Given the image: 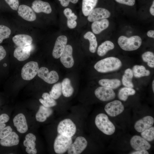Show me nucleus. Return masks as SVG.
Instances as JSON below:
<instances>
[{"instance_id":"31","label":"nucleus","mask_w":154,"mask_h":154,"mask_svg":"<svg viewBox=\"0 0 154 154\" xmlns=\"http://www.w3.org/2000/svg\"><path fill=\"white\" fill-rule=\"evenodd\" d=\"M84 37L89 41L90 51L92 53H95L98 46L97 42L95 36L91 32L88 31L84 35Z\"/></svg>"},{"instance_id":"42","label":"nucleus","mask_w":154,"mask_h":154,"mask_svg":"<svg viewBox=\"0 0 154 154\" xmlns=\"http://www.w3.org/2000/svg\"><path fill=\"white\" fill-rule=\"evenodd\" d=\"M7 52L3 46L0 45V62L5 58Z\"/></svg>"},{"instance_id":"33","label":"nucleus","mask_w":154,"mask_h":154,"mask_svg":"<svg viewBox=\"0 0 154 154\" xmlns=\"http://www.w3.org/2000/svg\"><path fill=\"white\" fill-rule=\"evenodd\" d=\"M135 93V90L133 88L125 87L119 90L118 96L120 100L125 101L127 100L129 96L133 95Z\"/></svg>"},{"instance_id":"22","label":"nucleus","mask_w":154,"mask_h":154,"mask_svg":"<svg viewBox=\"0 0 154 154\" xmlns=\"http://www.w3.org/2000/svg\"><path fill=\"white\" fill-rule=\"evenodd\" d=\"M53 113V110L51 108L47 107L42 105H40L35 115L36 119L38 122H44Z\"/></svg>"},{"instance_id":"36","label":"nucleus","mask_w":154,"mask_h":154,"mask_svg":"<svg viewBox=\"0 0 154 154\" xmlns=\"http://www.w3.org/2000/svg\"><path fill=\"white\" fill-rule=\"evenodd\" d=\"M11 33L10 29L8 27L2 25H0V44L3 40L9 38Z\"/></svg>"},{"instance_id":"32","label":"nucleus","mask_w":154,"mask_h":154,"mask_svg":"<svg viewBox=\"0 0 154 154\" xmlns=\"http://www.w3.org/2000/svg\"><path fill=\"white\" fill-rule=\"evenodd\" d=\"M42 97V99L40 98L39 100L43 106L51 108L57 105L55 100L48 93H44Z\"/></svg>"},{"instance_id":"47","label":"nucleus","mask_w":154,"mask_h":154,"mask_svg":"<svg viewBox=\"0 0 154 154\" xmlns=\"http://www.w3.org/2000/svg\"><path fill=\"white\" fill-rule=\"evenodd\" d=\"M147 35L148 37L154 38V31L153 30H150L147 33Z\"/></svg>"},{"instance_id":"24","label":"nucleus","mask_w":154,"mask_h":154,"mask_svg":"<svg viewBox=\"0 0 154 154\" xmlns=\"http://www.w3.org/2000/svg\"><path fill=\"white\" fill-rule=\"evenodd\" d=\"M109 25V21L105 19L93 22L91 25V29L94 33L98 34L106 29Z\"/></svg>"},{"instance_id":"35","label":"nucleus","mask_w":154,"mask_h":154,"mask_svg":"<svg viewBox=\"0 0 154 154\" xmlns=\"http://www.w3.org/2000/svg\"><path fill=\"white\" fill-rule=\"evenodd\" d=\"M141 57L143 61L147 62V65L150 67H154V54L151 51H148L144 52Z\"/></svg>"},{"instance_id":"15","label":"nucleus","mask_w":154,"mask_h":154,"mask_svg":"<svg viewBox=\"0 0 154 154\" xmlns=\"http://www.w3.org/2000/svg\"><path fill=\"white\" fill-rule=\"evenodd\" d=\"M110 12L102 8L94 9L88 16V20L90 22H94L109 18L110 15Z\"/></svg>"},{"instance_id":"34","label":"nucleus","mask_w":154,"mask_h":154,"mask_svg":"<svg viewBox=\"0 0 154 154\" xmlns=\"http://www.w3.org/2000/svg\"><path fill=\"white\" fill-rule=\"evenodd\" d=\"M62 94L61 83L60 82L54 84L49 92L51 96L55 100L59 98Z\"/></svg>"},{"instance_id":"3","label":"nucleus","mask_w":154,"mask_h":154,"mask_svg":"<svg viewBox=\"0 0 154 154\" xmlns=\"http://www.w3.org/2000/svg\"><path fill=\"white\" fill-rule=\"evenodd\" d=\"M118 43L123 50L131 51L137 50L141 46L142 40L138 36L135 35L129 37L122 35L118 39Z\"/></svg>"},{"instance_id":"49","label":"nucleus","mask_w":154,"mask_h":154,"mask_svg":"<svg viewBox=\"0 0 154 154\" xmlns=\"http://www.w3.org/2000/svg\"><path fill=\"white\" fill-rule=\"evenodd\" d=\"M6 127L5 123H0V131Z\"/></svg>"},{"instance_id":"23","label":"nucleus","mask_w":154,"mask_h":154,"mask_svg":"<svg viewBox=\"0 0 154 154\" xmlns=\"http://www.w3.org/2000/svg\"><path fill=\"white\" fill-rule=\"evenodd\" d=\"M19 141L18 135L15 132H12L8 136L0 140L1 145L10 147L17 145Z\"/></svg>"},{"instance_id":"40","label":"nucleus","mask_w":154,"mask_h":154,"mask_svg":"<svg viewBox=\"0 0 154 154\" xmlns=\"http://www.w3.org/2000/svg\"><path fill=\"white\" fill-rule=\"evenodd\" d=\"M117 2L121 4L132 6L135 3V0H115Z\"/></svg>"},{"instance_id":"17","label":"nucleus","mask_w":154,"mask_h":154,"mask_svg":"<svg viewBox=\"0 0 154 154\" xmlns=\"http://www.w3.org/2000/svg\"><path fill=\"white\" fill-rule=\"evenodd\" d=\"M154 123V119L150 116H146L137 121L134 125V128L139 132H141L151 127Z\"/></svg>"},{"instance_id":"20","label":"nucleus","mask_w":154,"mask_h":154,"mask_svg":"<svg viewBox=\"0 0 154 154\" xmlns=\"http://www.w3.org/2000/svg\"><path fill=\"white\" fill-rule=\"evenodd\" d=\"M31 45L25 46H17L14 50V57L19 61H24L29 58L31 54Z\"/></svg>"},{"instance_id":"5","label":"nucleus","mask_w":154,"mask_h":154,"mask_svg":"<svg viewBox=\"0 0 154 154\" xmlns=\"http://www.w3.org/2000/svg\"><path fill=\"white\" fill-rule=\"evenodd\" d=\"M72 142V137L58 134L53 144L55 152L57 154H63L66 152Z\"/></svg>"},{"instance_id":"28","label":"nucleus","mask_w":154,"mask_h":154,"mask_svg":"<svg viewBox=\"0 0 154 154\" xmlns=\"http://www.w3.org/2000/svg\"><path fill=\"white\" fill-rule=\"evenodd\" d=\"M114 48V43L110 40H106L102 43L98 47L97 53L100 56H104L109 50Z\"/></svg>"},{"instance_id":"29","label":"nucleus","mask_w":154,"mask_h":154,"mask_svg":"<svg viewBox=\"0 0 154 154\" xmlns=\"http://www.w3.org/2000/svg\"><path fill=\"white\" fill-rule=\"evenodd\" d=\"M133 74L132 70L128 68L125 70L122 76V82L123 86L126 87L133 88L134 85L132 82Z\"/></svg>"},{"instance_id":"18","label":"nucleus","mask_w":154,"mask_h":154,"mask_svg":"<svg viewBox=\"0 0 154 154\" xmlns=\"http://www.w3.org/2000/svg\"><path fill=\"white\" fill-rule=\"evenodd\" d=\"M14 126L20 133H24L28 130V126L25 115L22 113L16 115L13 119Z\"/></svg>"},{"instance_id":"39","label":"nucleus","mask_w":154,"mask_h":154,"mask_svg":"<svg viewBox=\"0 0 154 154\" xmlns=\"http://www.w3.org/2000/svg\"><path fill=\"white\" fill-rule=\"evenodd\" d=\"M13 131V129L10 126L5 127L0 131V139L4 138L9 135Z\"/></svg>"},{"instance_id":"37","label":"nucleus","mask_w":154,"mask_h":154,"mask_svg":"<svg viewBox=\"0 0 154 154\" xmlns=\"http://www.w3.org/2000/svg\"><path fill=\"white\" fill-rule=\"evenodd\" d=\"M142 137L147 141H151L154 139V127H151L141 132Z\"/></svg>"},{"instance_id":"9","label":"nucleus","mask_w":154,"mask_h":154,"mask_svg":"<svg viewBox=\"0 0 154 154\" xmlns=\"http://www.w3.org/2000/svg\"><path fill=\"white\" fill-rule=\"evenodd\" d=\"M17 11L19 15L25 21L32 22L34 21L36 19L35 13L31 6L28 5L20 4Z\"/></svg>"},{"instance_id":"41","label":"nucleus","mask_w":154,"mask_h":154,"mask_svg":"<svg viewBox=\"0 0 154 154\" xmlns=\"http://www.w3.org/2000/svg\"><path fill=\"white\" fill-rule=\"evenodd\" d=\"M67 24L68 27L71 29L74 28L77 24L75 20L71 19H67Z\"/></svg>"},{"instance_id":"30","label":"nucleus","mask_w":154,"mask_h":154,"mask_svg":"<svg viewBox=\"0 0 154 154\" xmlns=\"http://www.w3.org/2000/svg\"><path fill=\"white\" fill-rule=\"evenodd\" d=\"M132 71L133 76L136 78L148 76L150 74V71L146 69L145 67L143 65H134L133 67Z\"/></svg>"},{"instance_id":"27","label":"nucleus","mask_w":154,"mask_h":154,"mask_svg":"<svg viewBox=\"0 0 154 154\" xmlns=\"http://www.w3.org/2000/svg\"><path fill=\"white\" fill-rule=\"evenodd\" d=\"M98 0H82V11L85 16H87L94 9Z\"/></svg>"},{"instance_id":"25","label":"nucleus","mask_w":154,"mask_h":154,"mask_svg":"<svg viewBox=\"0 0 154 154\" xmlns=\"http://www.w3.org/2000/svg\"><path fill=\"white\" fill-rule=\"evenodd\" d=\"M62 94L66 98L71 96L74 92V89L71 84V81L68 78H65L61 82Z\"/></svg>"},{"instance_id":"26","label":"nucleus","mask_w":154,"mask_h":154,"mask_svg":"<svg viewBox=\"0 0 154 154\" xmlns=\"http://www.w3.org/2000/svg\"><path fill=\"white\" fill-rule=\"evenodd\" d=\"M99 84L102 86L116 89L120 86L121 85V81L117 79H103L100 80Z\"/></svg>"},{"instance_id":"11","label":"nucleus","mask_w":154,"mask_h":154,"mask_svg":"<svg viewBox=\"0 0 154 154\" xmlns=\"http://www.w3.org/2000/svg\"><path fill=\"white\" fill-rule=\"evenodd\" d=\"M94 94L97 98L102 101L112 100L116 97L115 93L112 89L102 86L96 88Z\"/></svg>"},{"instance_id":"13","label":"nucleus","mask_w":154,"mask_h":154,"mask_svg":"<svg viewBox=\"0 0 154 154\" xmlns=\"http://www.w3.org/2000/svg\"><path fill=\"white\" fill-rule=\"evenodd\" d=\"M72 52L73 49L72 46L69 44L66 45L60 57L61 62L67 68H71L74 64Z\"/></svg>"},{"instance_id":"48","label":"nucleus","mask_w":154,"mask_h":154,"mask_svg":"<svg viewBox=\"0 0 154 154\" xmlns=\"http://www.w3.org/2000/svg\"><path fill=\"white\" fill-rule=\"evenodd\" d=\"M149 11L151 14L154 16V1H153L152 4L150 7Z\"/></svg>"},{"instance_id":"19","label":"nucleus","mask_w":154,"mask_h":154,"mask_svg":"<svg viewBox=\"0 0 154 154\" xmlns=\"http://www.w3.org/2000/svg\"><path fill=\"white\" fill-rule=\"evenodd\" d=\"M36 139V136L32 133H29L26 135L23 144L26 147V151L28 153L36 154L37 153V151L35 147Z\"/></svg>"},{"instance_id":"46","label":"nucleus","mask_w":154,"mask_h":154,"mask_svg":"<svg viewBox=\"0 0 154 154\" xmlns=\"http://www.w3.org/2000/svg\"><path fill=\"white\" fill-rule=\"evenodd\" d=\"M131 154H148L149 152L146 150L137 151L133 152L130 153Z\"/></svg>"},{"instance_id":"10","label":"nucleus","mask_w":154,"mask_h":154,"mask_svg":"<svg viewBox=\"0 0 154 154\" xmlns=\"http://www.w3.org/2000/svg\"><path fill=\"white\" fill-rule=\"evenodd\" d=\"M104 110L109 116L114 117L123 112L124 107L120 101L115 100L107 104L105 106Z\"/></svg>"},{"instance_id":"6","label":"nucleus","mask_w":154,"mask_h":154,"mask_svg":"<svg viewBox=\"0 0 154 154\" xmlns=\"http://www.w3.org/2000/svg\"><path fill=\"white\" fill-rule=\"evenodd\" d=\"M39 69L38 65L37 62H29L25 64L22 69V78L25 80H31L37 75Z\"/></svg>"},{"instance_id":"12","label":"nucleus","mask_w":154,"mask_h":154,"mask_svg":"<svg viewBox=\"0 0 154 154\" xmlns=\"http://www.w3.org/2000/svg\"><path fill=\"white\" fill-rule=\"evenodd\" d=\"M67 38L65 35H60L57 38L52 51L53 57L55 59L60 58L66 45Z\"/></svg>"},{"instance_id":"50","label":"nucleus","mask_w":154,"mask_h":154,"mask_svg":"<svg viewBox=\"0 0 154 154\" xmlns=\"http://www.w3.org/2000/svg\"><path fill=\"white\" fill-rule=\"evenodd\" d=\"M152 87L153 92H154V80H153L152 83Z\"/></svg>"},{"instance_id":"4","label":"nucleus","mask_w":154,"mask_h":154,"mask_svg":"<svg viewBox=\"0 0 154 154\" xmlns=\"http://www.w3.org/2000/svg\"><path fill=\"white\" fill-rule=\"evenodd\" d=\"M77 130L76 124L69 118H66L60 121L57 127L58 134L72 138L76 134Z\"/></svg>"},{"instance_id":"14","label":"nucleus","mask_w":154,"mask_h":154,"mask_svg":"<svg viewBox=\"0 0 154 154\" xmlns=\"http://www.w3.org/2000/svg\"><path fill=\"white\" fill-rule=\"evenodd\" d=\"M130 144L132 147L136 151L147 150L151 147V145L147 141L137 135H134L131 138Z\"/></svg>"},{"instance_id":"7","label":"nucleus","mask_w":154,"mask_h":154,"mask_svg":"<svg viewBox=\"0 0 154 154\" xmlns=\"http://www.w3.org/2000/svg\"><path fill=\"white\" fill-rule=\"evenodd\" d=\"M88 141L84 136L76 137L69 147L67 153L68 154H80L86 149Z\"/></svg>"},{"instance_id":"38","label":"nucleus","mask_w":154,"mask_h":154,"mask_svg":"<svg viewBox=\"0 0 154 154\" xmlns=\"http://www.w3.org/2000/svg\"><path fill=\"white\" fill-rule=\"evenodd\" d=\"M8 6L12 10L17 11L20 4L19 0H4Z\"/></svg>"},{"instance_id":"44","label":"nucleus","mask_w":154,"mask_h":154,"mask_svg":"<svg viewBox=\"0 0 154 154\" xmlns=\"http://www.w3.org/2000/svg\"><path fill=\"white\" fill-rule=\"evenodd\" d=\"M9 119V116L6 114H3L0 115V123H6Z\"/></svg>"},{"instance_id":"8","label":"nucleus","mask_w":154,"mask_h":154,"mask_svg":"<svg viewBox=\"0 0 154 154\" xmlns=\"http://www.w3.org/2000/svg\"><path fill=\"white\" fill-rule=\"evenodd\" d=\"M37 74L39 78L49 84L56 83L59 78L57 72L54 70L49 72L48 68L45 67H41L39 68Z\"/></svg>"},{"instance_id":"1","label":"nucleus","mask_w":154,"mask_h":154,"mask_svg":"<svg viewBox=\"0 0 154 154\" xmlns=\"http://www.w3.org/2000/svg\"><path fill=\"white\" fill-rule=\"evenodd\" d=\"M121 66V62L119 58L111 56L99 60L94 68L99 72L105 73L117 70Z\"/></svg>"},{"instance_id":"2","label":"nucleus","mask_w":154,"mask_h":154,"mask_svg":"<svg viewBox=\"0 0 154 154\" xmlns=\"http://www.w3.org/2000/svg\"><path fill=\"white\" fill-rule=\"evenodd\" d=\"M95 123L97 128L105 134L110 135L115 131V127L106 114L101 113L96 117Z\"/></svg>"},{"instance_id":"21","label":"nucleus","mask_w":154,"mask_h":154,"mask_svg":"<svg viewBox=\"0 0 154 154\" xmlns=\"http://www.w3.org/2000/svg\"><path fill=\"white\" fill-rule=\"evenodd\" d=\"M12 40L17 46H25L31 45L33 42V39L29 35L19 34L14 36Z\"/></svg>"},{"instance_id":"16","label":"nucleus","mask_w":154,"mask_h":154,"mask_svg":"<svg viewBox=\"0 0 154 154\" xmlns=\"http://www.w3.org/2000/svg\"><path fill=\"white\" fill-rule=\"evenodd\" d=\"M31 7L34 12L37 13L42 12L49 14L52 11L49 3L42 0H32L31 3Z\"/></svg>"},{"instance_id":"43","label":"nucleus","mask_w":154,"mask_h":154,"mask_svg":"<svg viewBox=\"0 0 154 154\" xmlns=\"http://www.w3.org/2000/svg\"><path fill=\"white\" fill-rule=\"evenodd\" d=\"M60 1L61 5L64 7L68 6L70 2L73 3L75 4L76 3L78 0H58Z\"/></svg>"},{"instance_id":"45","label":"nucleus","mask_w":154,"mask_h":154,"mask_svg":"<svg viewBox=\"0 0 154 154\" xmlns=\"http://www.w3.org/2000/svg\"><path fill=\"white\" fill-rule=\"evenodd\" d=\"M72 13V10L69 8H66L63 11V13L64 15L67 19H69L71 17Z\"/></svg>"}]
</instances>
